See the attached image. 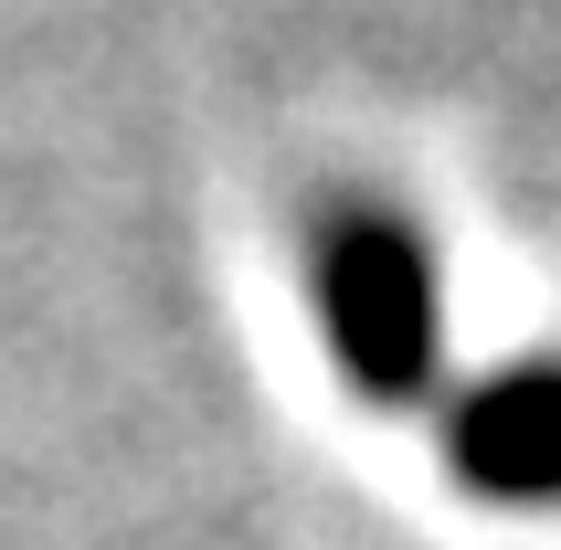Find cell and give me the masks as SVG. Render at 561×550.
Segmentation results:
<instances>
[{
    "label": "cell",
    "mask_w": 561,
    "mask_h": 550,
    "mask_svg": "<svg viewBox=\"0 0 561 550\" xmlns=\"http://www.w3.org/2000/svg\"><path fill=\"white\" fill-rule=\"evenodd\" d=\"M318 318H329V360L350 370L360 402H424L445 360V307H435V254L403 213L350 202L318 222Z\"/></svg>",
    "instance_id": "1"
},
{
    "label": "cell",
    "mask_w": 561,
    "mask_h": 550,
    "mask_svg": "<svg viewBox=\"0 0 561 550\" xmlns=\"http://www.w3.org/2000/svg\"><path fill=\"white\" fill-rule=\"evenodd\" d=\"M445 466L499 508H561V360L467 381L445 402Z\"/></svg>",
    "instance_id": "2"
}]
</instances>
